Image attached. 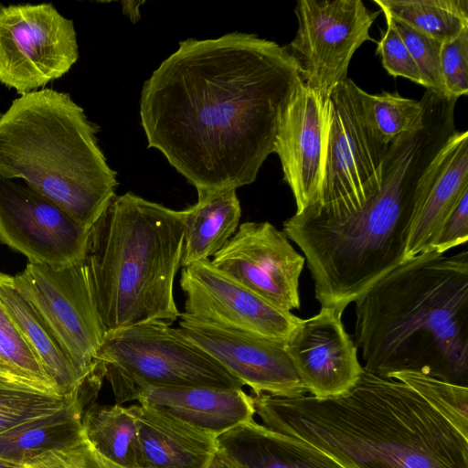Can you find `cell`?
<instances>
[{"mask_svg": "<svg viewBox=\"0 0 468 468\" xmlns=\"http://www.w3.org/2000/svg\"><path fill=\"white\" fill-rule=\"evenodd\" d=\"M207 468H239L217 450Z\"/></svg>", "mask_w": 468, "mask_h": 468, "instance_id": "obj_35", "label": "cell"}, {"mask_svg": "<svg viewBox=\"0 0 468 468\" xmlns=\"http://www.w3.org/2000/svg\"><path fill=\"white\" fill-rule=\"evenodd\" d=\"M139 422L138 468H207L217 436L150 405L133 404Z\"/></svg>", "mask_w": 468, "mask_h": 468, "instance_id": "obj_20", "label": "cell"}, {"mask_svg": "<svg viewBox=\"0 0 468 468\" xmlns=\"http://www.w3.org/2000/svg\"><path fill=\"white\" fill-rule=\"evenodd\" d=\"M384 14L441 43L468 28V0H374Z\"/></svg>", "mask_w": 468, "mask_h": 468, "instance_id": "obj_26", "label": "cell"}, {"mask_svg": "<svg viewBox=\"0 0 468 468\" xmlns=\"http://www.w3.org/2000/svg\"><path fill=\"white\" fill-rule=\"evenodd\" d=\"M468 239V192L439 229L430 250L444 254L449 250L465 244Z\"/></svg>", "mask_w": 468, "mask_h": 468, "instance_id": "obj_34", "label": "cell"}, {"mask_svg": "<svg viewBox=\"0 0 468 468\" xmlns=\"http://www.w3.org/2000/svg\"><path fill=\"white\" fill-rule=\"evenodd\" d=\"M210 261L274 306L288 312L300 308L299 281L305 259L270 222L240 224Z\"/></svg>", "mask_w": 468, "mask_h": 468, "instance_id": "obj_14", "label": "cell"}, {"mask_svg": "<svg viewBox=\"0 0 468 468\" xmlns=\"http://www.w3.org/2000/svg\"><path fill=\"white\" fill-rule=\"evenodd\" d=\"M250 395L262 425L343 468H468V438L409 386L364 368L337 397Z\"/></svg>", "mask_w": 468, "mask_h": 468, "instance_id": "obj_3", "label": "cell"}, {"mask_svg": "<svg viewBox=\"0 0 468 468\" xmlns=\"http://www.w3.org/2000/svg\"><path fill=\"white\" fill-rule=\"evenodd\" d=\"M424 121L390 144L378 190L344 214L295 212L283 232L302 250L322 307L344 313L379 279L405 261V248L422 180L455 133L457 100L426 90Z\"/></svg>", "mask_w": 468, "mask_h": 468, "instance_id": "obj_2", "label": "cell"}, {"mask_svg": "<svg viewBox=\"0 0 468 468\" xmlns=\"http://www.w3.org/2000/svg\"><path fill=\"white\" fill-rule=\"evenodd\" d=\"M218 450L239 468H343L324 452L255 419L217 436Z\"/></svg>", "mask_w": 468, "mask_h": 468, "instance_id": "obj_22", "label": "cell"}, {"mask_svg": "<svg viewBox=\"0 0 468 468\" xmlns=\"http://www.w3.org/2000/svg\"><path fill=\"white\" fill-rule=\"evenodd\" d=\"M362 100L370 126L386 144L400 134L420 127L424 121L425 104L404 98L397 92L370 94L362 91Z\"/></svg>", "mask_w": 468, "mask_h": 468, "instance_id": "obj_28", "label": "cell"}, {"mask_svg": "<svg viewBox=\"0 0 468 468\" xmlns=\"http://www.w3.org/2000/svg\"><path fill=\"white\" fill-rule=\"evenodd\" d=\"M362 91L351 79H346L331 94L318 200L301 212H352L378 190L382 164L390 145L384 144L370 126Z\"/></svg>", "mask_w": 468, "mask_h": 468, "instance_id": "obj_7", "label": "cell"}, {"mask_svg": "<svg viewBox=\"0 0 468 468\" xmlns=\"http://www.w3.org/2000/svg\"><path fill=\"white\" fill-rule=\"evenodd\" d=\"M298 27L285 47L295 60L303 82L324 99L347 79L356 50L372 41L369 29L379 15L362 0H299Z\"/></svg>", "mask_w": 468, "mask_h": 468, "instance_id": "obj_10", "label": "cell"}, {"mask_svg": "<svg viewBox=\"0 0 468 468\" xmlns=\"http://www.w3.org/2000/svg\"><path fill=\"white\" fill-rule=\"evenodd\" d=\"M96 359L105 378H135L151 386L242 388L243 384L170 324L154 322L106 334Z\"/></svg>", "mask_w": 468, "mask_h": 468, "instance_id": "obj_8", "label": "cell"}, {"mask_svg": "<svg viewBox=\"0 0 468 468\" xmlns=\"http://www.w3.org/2000/svg\"><path fill=\"white\" fill-rule=\"evenodd\" d=\"M389 378L399 380L412 388L459 432L468 438V387L414 371L396 372Z\"/></svg>", "mask_w": 468, "mask_h": 468, "instance_id": "obj_30", "label": "cell"}, {"mask_svg": "<svg viewBox=\"0 0 468 468\" xmlns=\"http://www.w3.org/2000/svg\"><path fill=\"white\" fill-rule=\"evenodd\" d=\"M180 315L224 330L285 343L302 319L260 297L218 270L210 260L183 268Z\"/></svg>", "mask_w": 468, "mask_h": 468, "instance_id": "obj_12", "label": "cell"}, {"mask_svg": "<svg viewBox=\"0 0 468 468\" xmlns=\"http://www.w3.org/2000/svg\"><path fill=\"white\" fill-rule=\"evenodd\" d=\"M0 303L60 392L80 388L90 374L80 371L35 311L17 291L13 276L0 272ZM98 366V365H97Z\"/></svg>", "mask_w": 468, "mask_h": 468, "instance_id": "obj_24", "label": "cell"}, {"mask_svg": "<svg viewBox=\"0 0 468 468\" xmlns=\"http://www.w3.org/2000/svg\"><path fill=\"white\" fill-rule=\"evenodd\" d=\"M13 282L48 327L76 367L91 373L104 331L92 297L84 260L63 268L30 263Z\"/></svg>", "mask_w": 468, "mask_h": 468, "instance_id": "obj_11", "label": "cell"}, {"mask_svg": "<svg viewBox=\"0 0 468 468\" xmlns=\"http://www.w3.org/2000/svg\"><path fill=\"white\" fill-rule=\"evenodd\" d=\"M387 28L378 43L377 53L388 73L423 85L420 70L399 33L386 18Z\"/></svg>", "mask_w": 468, "mask_h": 468, "instance_id": "obj_33", "label": "cell"}, {"mask_svg": "<svg viewBox=\"0 0 468 468\" xmlns=\"http://www.w3.org/2000/svg\"><path fill=\"white\" fill-rule=\"evenodd\" d=\"M409 49L428 90L448 98L441 72L440 55L442 43L409 27L402 21L384 14Z\"/></svg>", "mask_w": 468, "mask_h": 468, "instance_id": "obj_31", "label": "cell"}, {"mask_svg": "<svg viewBox=\"0 0 468 468\" xmlns=\"http://www.w3.org/2000/svg\"><path fill=\"white\" fill-rule=\"evenodd\" d=\"M342 315L336 308L321 307L315 315L302 319L284 344L303 388L315 398L346 392L363 371Z\"/></svg>", "mask_w": 468, "mask_h": 468, "instance_id": "obj_16", "label": "cell"}, {"mask_svg": "<svg viewBox=\"0 0 468 468\" xmlns=\"http://www.w3.org/2000/svg\"><path fill=\"white\" fill-rule=\"evenodd\" d=\"M94 374L74 391L61 394L0 373V432L63 408L82 393Z\"/></svg>", "mask_w": 468, "mask_h": 468, "instance_id": "obj_27", "label": "cell"}, {"mask_svg": "<svg viewBox=\"0 0 468 468\" xmlns=\"http://www.w3.org/2000/svg\"><path fill=\"white\" fill-rule=\"evenodd\" d=\"M106 378L118 404L136 400L216 436L255 416L251 396L242 388H167L135 378Z\"/></svg>", "mask_w": 468, "mask_h": 468, "instance_id": "obj_18", "label": "cell"}, {"mask_svg": "<svg viewBox=\"0 0 468 468\" xmlns=\"http://www.w3.org/2000/svg\"><path fill=\"white\" fill-rule=\"evenodd\" d=\"M79 58L73 21L51 4H0V82L23 95L67 73Z\"/></svg>", "mask_w": 468, "mask_h": 468, "instance_id": "obj_9", "label": "cell"}, {"mask_svg": "<svg viewBox=\"0 0 468 468\" xmlns=\"http://www.w3.org/2000/svg\"><path fill=\"white\" fill-rule=\"evenodd\" d=\"M302 83L295 60L274 41L239 32L189 38L144 83L141 124L148 146L197 191L238 189L274 153Z\"/></svg>", "mask_w": 468, "mask_h": 468, "instance_id": "obj_1", "label": "cell"}, {"mask_svg": "<svg viewBox=\"0 0 468 468\" xmlns=\"http://www.w3.org/2000/svg\"><path fill=\"white\" fill-rule=\"evenodd\" d=\"M105 374L101 362L85 389L71 402L0 432V456L25 463L45 452L66 448L84 440L83 409L86 401L97 396Z\"/></svg>", "mask_w": 468, "mask_h": 468, "instance_id": "obj_21", "label": "cell"}, {"mask_svg": "<svg viewBox=\"0 0 468 468\" xmlns=\"http://www.w3.org/2000/svg\"><path fill=\"white\" fill-rule=\"evenodd\" d=\"M468 192V132L455 131L422 180L405 248V261L430 250L439 229Z\"/></svg>", "mask_w": 468, "mask_h": 468, "instance_id": "obj_19", "label": "cell"}, {"mask_svg": "<svg viewBox=\"0 0 468 468\" xmlns=\"http://www.w3.org/2000/svg\"><path fill=\"white\" fill-rule=\"evenodd\" d=\"M89 232L22 181L0 176V241L30 263L63 268L83 261Z\"/></svg>", "mask_w": 468, "mask_h": 468, "instance_id": "obj_13", "label": "cell"}, {"mask_svg": "<svg viewBox=\"0 0 468 468\" xmlns=\"http://www.w3.org/2000/svg\"><path fill=\"white\" fill-rule=\"evenodd\" d=\"M441 72L448 98L458 100L468 92V28L441 45Z\"/></svg>", "mask_w": 468, "mask_h": 468, "instance_id": "obj_32", "label": "cell"}, {"mask_svg": "<svg viewBox=\"0 0 468 468\" xmlns=\"http://www.w3.org/2000/svg\"><path fill=\"white\" fill-rule=\"evenodd\" d=\"M330 116V99L303 82L282 118L274 153L293 194L296 212L314 206L318 200Z\"/></svg>", "mask_w": 468, "mask_h": 468, "instance_id": "obj_17", "label": "cell"}, {"mask_svg": "<svg viewBox=\"0 0 468 468\" xmlns=\"http://www.w3.org/2000/svg\"><path fill=\"white\" fill-rule=\"evenodd\" d=\"M96 132L69 94H23L0 114V176L22 181L90 229L117 186Z\"/></svg>", "mask_w": 468, "mask_h": 468, "instance_id": "obj_6", "label": "cell"}, {"mask_svg": "<svg viewBox=\"0 0 468 468\" xmlns=\"http://www.w3.org/2000/svg\"><path fill=\"white\" fill-rule=\"evenodd\" d=\"M237 189L197 191V202L184 209L180 267L210 260L235 234L241 218Z\"/></svg>", "mask_w": 468, "mask_h": 468, "instance_id": "obj_23", "label": "cell"}, {"mask_svg": "<svg viewBox=\"0 0 468 468\" xmlns=\"http://www.w3.org/2000/svg\"><path fill=\"white\" fill-rule=\"evenodd\" d=\"M177 332L195 344L251 393L294 398L306 393L284 344L250 335L224 330L179 316Z\"/></svg>", "mask_w": 468, "mask_h": 468, "instance_id": "obj_15", "label": "cell"}, {"mask_svg": "<svg viewBox=\"0 0 468 468\" xmlns=\"http://www.w3.org/2000/svg\"><path fill=\"white\" fill-rule=\"evenodd\" d=\"M183 244V210L131 192L114 197L90 227L84 257L104 335L179 318L174 281Z\"/></svg>", "mask_w": 468, "mask_h": 468, "instance_id": "obj_5", "label": "cell"}, {"mask_svg": "<svg viewBox=\"0 0 468 468\" xmlns=\"http://www.w3.org/2000/svg\"><path fill=\"white\" fill-rule=\"evenodd\" d=\"M0 373L61 393L0 303Z\"/></svg>", "mask_w": 468, "mask_h": 468, "instance_id": "obj_29", "label": "cell"}, {"mask_svg": "<svg viewBox=\"0 0 468 468\" xmlns=\"http://www.w3.org/2000/svg\"><path fill=\"white\" fill-rule=\"evenodd\" d=\"M0 468H25V464L0 456Z\"/></svg>", "mask_w": 468, "mask_h": 468, "instance_id": "obj_36", "label": "cell"}, {"mask_svg": "<svg viewBox=\"0 0 468 468\" xmlns=\"http://www.w3.org/2000/svg\"><path fill=\"white\" fill-rule=\"evenodd\" d=\"M86 441L103 457L126 468H138L139 422L134 405H92L84 411Z\"/></svg>", "mask_w": 468, "mask_h": 468, "instance_id": "obj_25", "label": "cell"}, {"mask_svg": "<svg viewBox=\"0 0 468 468\" xmlns=\"http://www.w3.org/2000/svg\"><path fill=\"white\" fill-rule=\"evenodd\" d=\"M363 368L389 378L414 371L468 387V252L423 251L356 301Z\"/></svg>", "mask_w": 468, "mask_h": 468, "instance_id": "obj_4", "label": "cell"}]
</instances>
